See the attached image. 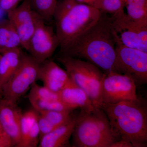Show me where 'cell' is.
Listing matches in <instances>:
<instances>
[{
	"label": "cell",
	"mask_w": 147,
	"mask_h": 147,
	"mask_svg": "<svg viewBox=\"0 0 147 147\" xmlns=\"http://www.w3.org/2000/svg\"><path fill=\"white\" fill-rule=\"evenodd\" d=\"M113 71L130 77L136 85L147 84V53L124 46L117 36Z\"/></svg>",
	"instance_id": "cell-7"
},
{
	"label": "cell",
	"mask_w": 147,
	"mask_h": 147,
	"mask_svg": "<svg viewBox=\"0 0 147 147\" xmlns=\"http://www.w3.org/2000/svg\"><path fill=\"white\" fill-rule=\"evenodd\" d=\"M72 146L111 147L117 140L104 111L81 110L72 135Z\"/></svg>",
	"instance_id": "cell-4"
},
{
	"label": "cell",
	"mask_w": 147,
	"mask_h": 147,
	"mask_svg": "<svg viewBox=\"0 0 147 147\" xmlns=\"http://www.w3.org/2000/svg\"><path fill=\"white\" fill-rule=\"evenodd\" d=\"M107 13L101 11L97 22L60 50L59 55L88 61L105 74L113 71L117 35L112 17Z\"/></svg>",
	"instance_id": "cell-1"
},
{
	"label": "cell",
	"mask_w": 147,
	"mask_h": 147,
	"mask_svg": "<svg viewBox=\"0 0 147 147\" xmlns=\"http://www.w3.org/2000/svg\"><path fill=\"white\" fill-rule=\"evenodd\" d=\"M93 7L106 13L113 14L124 10L125 0H96Z\"/></svg>",
	"instance_id": "cell-22"
},
{
	"label": "cell",
	"mask_w": 147,
	"mask_h": 147,
	"mask_svg": "<svg viewBox=\"0 0 147 147\" xmlns=\"http://www.w3.org/2000/svg\"><path fill=\"white\" fill-rule=\"evenodd\" d=\"M30 103L34 109L37 112L57 111L72 112L66 107L61 101L59 100H42L36 98H28Z\"/></svg>",
	"instance_id": "cell-21"
},
{
	"label": "cell",
	"mask_w": 147,
	"mask_h": 147,
	"mask_svg": "<svg viewBox=\"0 0 147 147\" xmlns=\"http://www.w3.org/2000/svg\"><path fill=\"white\" fill-rule=\"evenodd\" d=\"M28 98H36L42 100H59V94L44 86H40L34 83L30 88L28 95Z\"/></svg>",
	"instance_id": "cell-23"
},
{
	"label": "cell",
	"mask_w": 147,
	"mask_h": 147,
	"mask_svg": "<svg viewBox=\"0 0 147 147\" xmlns=\"http://www.w3.org/2000/svg\"><path fill=\"white\" fill-rule=\"evenodd\" d=\"M22 114L17 103L8 102L0 97V123L10 139L13 146L18 147L20 143Z\"/></svg>",
	"instance_id": "cell-12"
},
{
	"label": "cell",
	"mask_w": 147,
	"mask_h": 147,
	"mask_svg": "<svg viewBox=\"0 0 147 147\" xmlns=\"http://www.w3.org/2000/svg\"><path fill=\"white\" fill-rule=\"evenodd\" d=\"M7 18L13 24L21 40V47L27 50L35 27V12L29 0H23L20 4L7 13Z\"/></svg>",
	"instance_id": "cell-11"
},
{
	"label": "cell",
	"mask_w": 147,
	"mask_h": 147,
	"mask_svg": "<svg viewBox=\"0 0 147 147\" xmlns=\"http://www.w3.org/2000/svg\"><path fill=\"white\" fill-rule=\"evenodd\" d=\"M58 94L60 100L71 111L77 108L90 111L95 108L86 92L70 79Z\"/></svg>",
	"instance_id": "cell-14"
},
{
	"label": "cell",
	"mask_w": 147,
	"mask_h": 147,
	"mask_svg": "<svg viewBox=\"0 0 147 147\" xmlns=\"http://www.w3.org/2000/svg\"><path fill=\"white\" fill-rule=\"evenodd\" d=\"M40 65L29 54L24 53L18 68L2 88V98L17 103L37 80Z\"/></svg>",
	"instance_id": "cell-6"
},
{
	"label": "cell",
	"mask_w": 147,
	"mask_h": 147,
	"mask_svg": "<svg viewBox=\"0 0 147 147\" xmlns=\"http://www.w3.org/2000/svg\"><path fill=\"white\" fill-rule=\"evenodd\" d=\"M138 99L137 85L131 78L113 71L105 74L101 84V103H116Z\"/></svg>",
	"instance_id": "cell-10"
},
{
	"label": "cell",
	"mask_w": 147,
	"mask_h": 147,
	"mask_svg": "<svg viewBox=\"0 0 147 147\" xmlns=\"http://www.w3.org/2000/svg\"><path fill=\"white\" fill-rule=\"evenodd\" d=\"M79 114L72 115L67 121L45 134L39 139V147L70 146L69 139L76 125Z\"/></svg>",
	"instance_id": "cell-15"
},
{
	"label": "cell",
	"mask_w": 147,
	"mask_h": 147,
	"mask_svg": "<svg viewBox=\"0 0 147 147\" xmlns=\"http://www.w3.org/2000/svg\"><path fill=\"white\" fill-rule=\"evenodd\" d=\"M111 147H133L130 142L125 140H119L115 142Z\"/></svg>",
	"instance_id": "cell-26"
},
{
	"label": "cell",
	"mask_w": 147,
	"mask_h": 147,
	"mask_svg": "<svg viewBox=\"0 0 147 147\" xmlns=\"http://www.w3.org/2000/svg\"><path fill=\"white\" fill-rule=\"evenodd\" d=\"M23 0H0V9L7 13L19 5Z\"/></svg>",
	"instance_id": "cell-24"
},
{
	"label": "cell",
	"mask_w": 147,
	"mask_h": 147,
	"mask_svg": "<svg viewBox=\"0 0 147 147\" xmlns=\"http://www.w3.org/2000/svg\"><path fill=\"white\" fill-rule=\"evenodd\" d=\"M111 17L113 28L123 45L147 53V22L133 20L124 10Z\"/></svg>",
	"instance_id": "cell-8"
},
{
	"label": "cell",
	"mask_w": 147,
	"mask_h": 147,
	"mask_svg": "<svg viewBox=\"0 0 147 147\" xmlns=\"http://www.w3.org/2000/svg\"><path fill=\"white\" fill-rule=\"evenodd\" d=\"M70 78L67 72L54 61L47 60L40 66L37 80L43 86L56 93L63 88Z\"/></svg>",
	"instance_id": "cell-13"
},
{
	"label": "cell",
	"mask_w": 147,
	"mask_h": 147,
	"mask_svg": "<svg viewBox=\"0 0 147 147\" xmlns=\"http://www.w3.org/2000/svg\"><path fill=\"white\" fill-rule=\"evenodd\" d=\"M33 10L46 22L53 18L57 0H29Z\"/></svg>",
	"instance_id": "cell-19"
},
{
	"label": "cell",
	"mask_w": 147,
	"mask_h": 147,
	"mask_svg": "<svg viewBox=\"0 0 147 147\" xmlns=\"http://www.w3.org/2000/svg\"><path fill=\"white\" fill-rule=\"evenodd\" d=\"M57 60L63 66L71 81L86 92L94 106L99 108L105 74L93 64L81 59L59 55Z\"/></svg>",
	"instance_id": "cell-5"
},
{
	"label": "cell",
	"mask_w": 147,
	"mask_h": 147,
	"mask_svg": "<svg viewBox=\"0 0 147 147\" xmlns=\"http://www.w3.org/2000/svg\"><path fill=\"white\" fill-rule=\"evenodd\" d=\"M101 11L76 0L57 1L53 18L60 50L97 22Z\"/></svg>",
	"instance_id": "cell-3"
},
{
	"label": "cell",
	"mask_w": 147,
	"mask_h": 147,
	"mask_svg": "<svg viewBox=\"0 0 147 147\" xmlns=\"http://www.w3.org/2000/svg\"><path fill=\"white\" fill-rule=\"evenodd\" d=\"M1 54H0V57H1ZM0 97L1 98V94H0Z\"/></svg>",
	"instance_id": "cell-28"
},
{
	"label": "cell",
	"mask_w": 147,
	"mask_h": 147,
	"mask_svg": "<svg viewBox=\"0 0 147 147\" xmlns=\"http://www.w3.org/2000/svg\"><path fill=\"white\" fill-rule=\"evenodd\" d=\"M59 46L56 32L35 13V27L27 50L29 55L41 64L51 57Z\"/></svg>",
	"instance_id": "cell-9"
},
{
	"label": "cell",
	"mask_w": 147,
	"mask_h": 147,
	"mask_svg": "<svg viewBox=\"0 0 147 147\" xmlns=\"http://www.w3.org/2000/svg\"><path fill=\"white\" fill-rule=\"evenodd\" d=\"M117 141L125 140L133 147L146 146L147 106L140 99L116 103H101Z\"/></svg>",
	"instance_id": "cell-2"
},
{
	"label": "cell",
	"mask_w": 147,
	"mask_h": 147,
	"mask_svg": "<svg viewBox=\"0 0 147 147\" xmlns=\"http://www.w3.org/2000/svg\"><path fill=\"white\" fill-rule=\"evenodd\" d=\"M38 113L34 109L28 110L23 113L20 121V143L17 147H24L28 134L35 121L37 119Z\"/></svg>",
	"instance_id": "cell-20"
},
{
	"label": "cell",
	"mask_w": 147,
	"mask_h": 147,
	"mask_svg": "<svg viewBox=\"0 0 147 147\" xmlns=\"http://www.w3.org/2000/svg\"><path fill=\"white\" fill-rule=\"evenodd\" d=\"M24 53L21 47L6 51L0 57V94L1 89L18 68L22 60Z\"/></svg>",
	"instance_id": "cell-16"
},
{
	"label": "cell",
	"mask_w": 147,
	"mask_h": 147,
	"mask_svg": "<svg viewBox=\"0 0 147 147\" xmlns=\"http://www.w3.org/2000/svg\"><path fill=\"white\" fill-rule=\"evenodd\" d=\"M79 2L82 3L86 4L88 5L92 6L93 7L94 4L96 0H76Z\"/></svg>",
	"instance_id": "cell-27"
},
{
	"label": "cell",
	"mask_w": 147,
	"mask_h": 147,
	"mask_svg": "<svg viewBox=\"0 0 147 147\" xmlns=\"http://www.w3.org/2000/svg\"><path fill=\"white\" fill-rule=\"evenodd\" d=\"M19 47L21 40L13 24L8 18L0 21V54Z\"/></svg>",
	"instance_id": "cell-17"
},
{
	"label": "cell",
	"mask_w": 147,
	"mask_h": 147,
	"mask_svg": "<svg viewBox=\"0 0 147 147\" xmlns=\"http://www.w3.org/2000/svg\"><path fill=\"white\" fill-rule=\"evenodd\" d=\"M13 147L11 141L0 123V147Z\"/></svg>",
	"instance_id": "cell-25"
},
{
	"label": "cell",
	"mask_w": 147,
	"mask_h": 147,
	"mask_svg": "<svg viewBox=\"0 0 147 147\" xmlns=\"http://www.w3.org/2000/svg\"><path fill=\"white\" fill-rule=\"evenodd\" d=\"M127 16L135 21L147 22V0H125Z\"/></svg>",
	"instance_id": "cell-18"
}]
</instances>
